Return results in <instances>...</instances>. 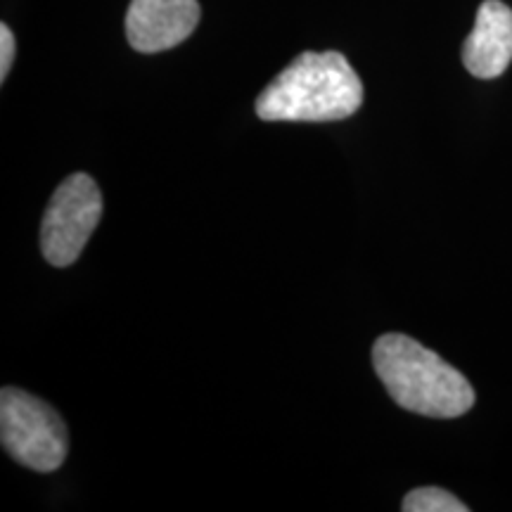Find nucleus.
<instances>
[{"mask_svg":"<svg viewBox=\"0 0 512 512\" xmlns=\"http://www.w3.org/2000/svg\"><path fill=\"white\" fill-rule=\"evenodd\" d=\"M363 83L347 57L335 50L304 53L287 64L256 98L264 121H339L358 112Z\"/></svg>","mask_w":512,"mask_h":512,"instance_id":"obj_1","label":"nucleus"},{"mask_svg":"<svg viewBox=\"0 0 512 512\" xmlns=\"http://www.w3.org/2000/svg\"><path fill=\"white\" fill-rule=\"evenodd\" d=\"M375 373L392 399L427 418H460L475 406L465 375L408 335H382L373 347Z\"/></svg>","mask_w":512,"mask_h":512,"instance_id":"obj_2","label":"nucleus"},{"mask_svg":"<svg viewBox=\"0 0 512 512\" xmlns=\"http://www.w3.org/2000/svg\"><path fill=\"white\" fill-rule=\"evenodd\" d=\"M0 441L10 458L36 472L57 470L69 451L67 425L60 415L17 387L0 392Z\"/></svg>","mask_w":512,"mask_h":512,"instance_id":"obj_3","label":"nucleus"},{"mask_svg":"<svg viewBox=\"0 0 512 512\" xmlns=\"http://www.w3.org/2000/svg\"><path fill=\"white\" fill-rule=\"evenodd\" d=\"M102 219V195L91 176L74 174L62 181L50 200L41 226V249L48 264L72 266Z\"/></svg>","mask_w":512,"mask_h":512,"instance_id":"obj_4","label":"nucleus"},{"mask_svg":"<svg viewBox=\"0 0 512 512\" xmlns=\"http://www.w3.org/2000/svg\"><path fill=\"white\" fill-rule=\"evenodd\" d=\"M197 0H131L126 36L138 53H162L183 43L200 24Z\"/></svg>","mask_w":512,"mask_h":512,"instance_id":"obj_5","label":"nucleus"},{"mask_svg":"<svg viewBox=\"0 0 512 512\" xmlns=\"http://www.w3.org/2000/svg\"><path fill=\"white\" fill-rule=\"evenodd\" d=\"M512 62V10L501 0H484L472 34L465 38L463 64L477 79H496Z\"/></svg>","mask_w":512,"mask_h":512,"instance_id":"obj_6","label":"nucleus"},{"mask_svg":"<svg viewBox=\"0 0 512 512\" xmlns=\"http://www.w3.org/2000/svg\"><path fill=\"white\" fill-rule=\"evenodd\" d=\"M403 510L406 512H467L470 508L463 501L439 486H422L403 498Z\"/></svg>","mask_w":512,"mask_h":512,"instance_id":"obj_7","label":"nucleus"},{"mask_svg":"<svg viewBox=\"0 0 512 512\" xmlns=\"http://www.w3.org/2000/svg\"><path fill=\"white\" fill-rule=\"evenodd\" d=\"M12 60H15V36L8 24H0V81L8 79Z\"/></svg>","mask_w":512,"mask_h":512,"instance_id":"obj_8","label":"nucleus"}]
</instances>
